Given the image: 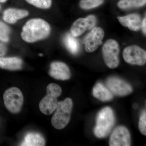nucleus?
Here are the masks:
<instances>
[{"mask_svg": "<svg viewBox=\"0 0 146 146\" xmlns=\"http://www.w3.org/2000/svg\"><path fill=\"white\" fill-rule=\"evenodd\" d=\"M50 31V27L46 21L41 18H33L24 25L21 36L25 42L34 43L46 38Z\"/></svg>", "mask_w": 146, "mask_h": 146, "instance_id": "1", "label": "nucleus"}, {"mask_svg": "<svg viewBox=\"0 0 146 146\" xmlns=\"http://www.w3.org/2000/svg\"><path fill=\"white\" fill-rule=\"evenodd\" d=\"M115 123V115L112 110L110 107L104 108L97 116L94 129L95 136L98 138L106 137L110 133Z\"/></svg>", "mask_w": 146, "mask_h": 146, "instance_id": "2", "label": "nucleus"}, {"mask_svg": "<svg viewBox=\"0 0 146 146\" xmlns=\"http://www.w3.org/2000/svg\"><path fill=\"white\" fill-rule=\"evenodd\" d=\"M72 108V100L70 98L58 102L55 112L51 119L52 124L55 128L62 129L68 124Z\"/></svg>", "mask_w": 146, "mask_h": 146, "instance_id": "3", "label": "nucleus"}, {"mask_svg": "<svg viewBox=\"0 0 146 146\" xmlns=\"http://www.w3.org/2000/svg\"><path fill=\"white\" fill-rule=\"evenodd\" d=\"M3 98L5 106L9 112H20L24 101L23 96L20 89L15 87L9 88L5 91Z\"/></svg>", "mask_w": 146, "mask_h": 146, "instance_id": "4", "label": "nucleus"}, {"mask_svg": "<svg viewBox=\"0 0 146 146\" xmlns=\"http://www.w3.org/2000/svg\"><path fill=\"white\" fill-rule=\"evenodd\" d=\"M102 51L105 63L108 67L110 69L117 67L119 63L120 51L118 42L114 39L107 40L104 45Z\"/></svg>", "mask_w": 146, "mask_h": 146, "instance_id": "5", "label": "nucleus"}, {"mask_svg": "<svg viewBox=\"0 0 146 146\" xmlns=\"http://www.w3.org/2000/svg\"><path fill=\"white\" fill-rule=\"evenodd\" d=\"M123 55L126 62L131 65H143L146 63L145 51L136 45L126 47L123 51Z\"/></svg>", "mask_w": 146, "mask_h": 146, "instance_id": "6", "label": "nucleus"}, {"mask_svg": "<svg viewBox=\"0 0 146 146\" xmlns=\"http://www.w3.org/2000/svg\"><path fill=\"white\" fill-rule=\"evenodd\" d=\"M106 84L112 94L119 96H127L133 91L129 84L117 78H110L106 81Z\"/></svg>", "mask_w": 146, "mask_h": 146, "instance_id": "7", "label": "nucleus"}, {"mask_svg": "<svg viewBox=\"0 0 146 146\" xmlns=\"http://www.w3.org/2000/svg\"><path fill=\"white\" fill-rule=\"evenodd\" d=\"M96 23V18L94 15H89L86 18H78L72 25L70 33L75 37L80 36L86 31L93 28Z\"/></svg>", "mask_w": 146, "mask_h": 146, "instance_id": "8", "label": "nucleus"}, {"mask_svg": "<svg viewBox=\"0 0 146 146\" xmlns=\"http://www.w3.org/2000/svg\"><path fill=\"white\" fill-rule=\"evenodd\" d=\"M104 32L100 27L94 28L87 35L84 39L85 49L86 52L95 51L100 45L102 44V41L104 36Z\"/></svg>", "mask_w": 146, "mask_h": 146, "instance_id": "9", "label": "nucleus"}, {"mask_svg": "<svg viewBox=\"0 0 146 146\" xmlns=\"http://www.w3.org/2000/svg\"><path fill=\"white\" fill-rule=\"evenodd\" d=\"M110 146H129L131 145V136L126 127L119 126L114 129L109 140Z\"/></svg>", "mask_w": 146, "mask_h": 146, "instance_id": "10", "label": "nucleus"}, {"mask_svg": "<svg viewBox=\"0 0 146 146\" xmlns=\"http://www.w3.org/2000/svg\"><path fill=\"white\" fill-rule=\"evenodd\" d=\"M48 74L53 78L58 80H68L70 78V68L65 63L60 61L51 63Z\"/></svg>", "mask_w": 146, "mask_h": 146, "instance_id": "11", "label": "nucleus"}, {"mask_svg": "<svg viewBox=\"0 0 146 146\" xmlns=\"http://www.w3.org/2000/svg\"><path fill=\"white\" fill-rule=\"evenodd\" d=\"M117 18L122 25L128 28L130 30L138 31L141 28V18L139 15L136 13L118 17Z\"/></svg>", "mask_w": 146, "mask_h": 146, "instance_id": "12", "label": "nucleus"}, {"mask_svg": "<svg viewBox=\"0 0 146 146\" xmlns=\"http://www.w3.org/2000/svg\"><path fill=\"white\" fill-rule=\"evenodd\" d=\"M29 15V11L25 9L10 8L4 11L3 18L7 23L13 24L16 23L18 20L25 18Z\"/></svg>", "mask_w": 146, "mask_h": 146, "instance_id": "13", "label": "nucleus"}, {"mask_svg": "<svg viewBox=\"0 0 146 146\" xmlns=\"http://www.w3.org/2000/svg\"><path fill=\"white\" fill-rule=\"evenodd\" d=\"M58 97L49 94L47 95L39 103L40 111L46 115H50L54 112L57 107Z\"/></svg>", "mask_w": 146, "mask_h": 146, "instance_id": "14", "label": "nucleus"}, {"mask_svg": "<svg viewBox=\"0 0 146 146\" xmlns=\"http://www.w3.org/2000/svg\"><path fill=\"white\" fill-rule=\"evenodd\" d=\"M23 60L17 57H0V68L15 71L21 70L23 66Z\"/></svg>", "mask_w": 146, "mask_h": 146, "instance_id": "15", "label": "nucleus"}, {"mask_svg": "<svg viewBox=\"0 0 146 146\" xmlns=\"http://www.w3.org/2000/svg\"><path fill=\"white\" fill-rule=\"evenodd\" d=\"M93 95L95 98L102 102H108L113 99V94L101 83H97L94 86Z\"/></svg>", "mask_w": 146, "mask_h": 146, "instance_id": "16", "label": "nucleus"}, {"mask_svg": "<svg viewBox=\"0 0 146 146\" xmlns=\"http://www.w3.org/2000/svg\"><path fill=\"white\" fill-rule=\"evenodd\" d=\"M45 145V139L42 135L39 133L31 132L26 135L21 146H43Z\"/></svg>", "mask_w": 146, "mask_h": 146, "instance_id": "17", "label": "nucleus"}, {"mask_svg": "<svg viewBox=\"0 0 146 146\" xmlns=\"http://www.w3.org/2000/svg\"><path fill=\"white\" fill-rule=\"evenodd\" d=\"M64 43L67 48L72 54H76L78 52L79 44L76 37L71 33L66 35L64 38Z\"/></svg>", "mask_w": 146, "mask_h": 146, "instance_id": "18", "label": "nucleus"}, {"mask_svg": "<svg viewBox=\"0 0 146 146\" xmlns=\"http://www.w3.org/2000/svg\"><path fill=\"white\" fill-rule=\"evenodd\" d=\"M146 0H120L117 5L121 9L141 7L145 5Z\"/></svg>", "mask_w": 146, "mask_h": 146, "instance_id": "19", "label": "nucleus"}, {"mask_svg": "<svg viewBox=\"0 0 146 146\" xmlns=\"http://www.w3.org/2000/svg\"><path fill=\"white\" fill-rule=\"evenodd\" d=\"M104 1V0H81L79 5L83 9H91L99 6Z\"/></svg>", "mask_w": 146, "mask_h": 146, "instance_id": "20", "label": "nucleus"}, {"mask_svg": "<svg viewBox=\"0 0 146 146\" xmlns=\"http://www.w3.org/2000/svg\"><path fill=\"white\" fill-rule=\"evenodd\" d=\"M30 4L41 9H48L52 4V0H25Z\"/></svg>", "mask_w": 146, "mask_h": 146, "instance_id": "21", "label": "nucleus"}, {"mask_svg": "<svg viewBox=\"0 0 146 146\" xmlns=\"http://www.w3.org/2000/svg\"><path fill=\"white\" fill-rule=\"evenodd\" d=\"M10 29L7 25L0 22V40L2 42H6L9 40Z\"/></svg>", "mask_w": 146, "mask_h": 146, "instance_id": "22", "label": "nucleus"}, {"mask_svg": "<svg viewBox=\"0 0 146 146\" xmlns=\"http://www.w3.org/2000/svg\"><path fill=\"white\" fill-rule=\"evenodd\" d=\"M47 94H49L58 97L62 93V89L58 84L55 83L50 84L46 88Z\"/></svg>", "mask_w": 146, "mask_h": 146, "instance_id": "23", "label": "nucleus"}, {"mask_svg": "<svg viewBox=\"0 0 146 146\" xmlns=\"http://www.w3.org/2000/svg\"><path fill=\"white\" fill-rule=\"evenodd\" d=\"M139 130L142 134L145 136L146 135V113L145 110L142 113L139 119L138 123Z\"/></svg>", "mask_w": 146, "mask_h": 146, "instance_id": "24", "label": "nucleus"}, {"mask_svg": "<svg viewBox=\"0 0 146 146\" xmlns=\"http://www.w3.org/2000/svg\"><path fill=\"white\" fill-rule=\"evenodd\" d=\"M7 48L5 45L0 43V57L3 56L6 54Z\"/></svg>", "mask_w": 146, "mask_h": 146, "instance_id": "25", "label": "nucleus"}, {"mask_svg": "<svg viewBox=\"0 0 146 146\" xmlns=\"http://www.w3.org/2000/svg\"><path fill=\"white\" fill-rule=\"evenodd\" d=\"M146 18H144L143 21H142V26H141V27H142V29H143V32L144 33V34L145 35L146 33Z\"/></svg>", "mask_w": 146, "mask_h": 146, "instance_id": "26", "label": "nucleus"}, {"mask_svg": "<svg viewBox=\"0 0 146 146\" xmlns=\"http://www.w3.org/2000/svg\"><path fill=\"white\" fill-rule=\"evenodd\" d=\"M7 0H0V3H5L6 2Z\"/></svg>", "mask_w": 146, "mask_h": 146, "instance_id": "27", "label": "nucleus"}, {"mask_svg": "<svg viewBox=\"0 0 146 146\" xmlns=\"http://www.w3.org/2000/svg\"><path fill=\"white\" fill-rule=\"evenodd\" d=\"M0 9H1V6H0Z\"/></svg>", "mask_w": 146, "mask_h": 146, "instance_id": "28", "label": "nucleus"}]
</instances>
